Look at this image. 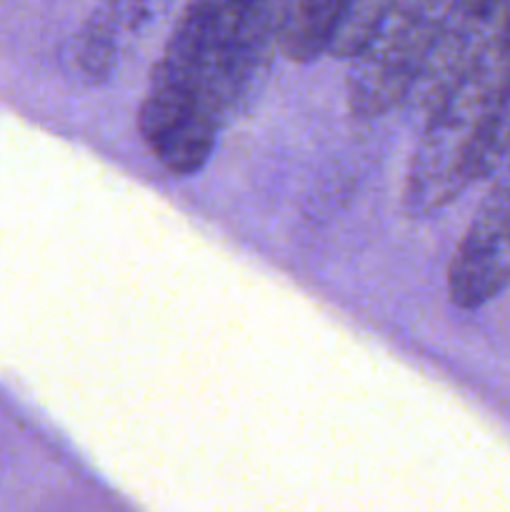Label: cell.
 <instances>
[{
    "label": "cell",
    "mask_w": 510,
    "mask_h": 512,
    "mask_svg": "<svg viewBox=\"0 0 510 512\" xmlns=\"http://www.w3.org/2000/svg\"><path fill=\"white\" fill-rule=\"evenodd\" d=\"M275 10L278 5L268 3L188 5L153 73L193 93L225 120L250 98L268 68Z\"/></svg>",
    "instance_id": "cell-1"
},
{
    "label": "cell",
    "mask_w": 510,
    "mask_h": 512,
    "mask_svg": "<svg viewBox=\"0 0 510 512\" xmlns=\"http://www.w3.org/2000/svg\"><path fill=\"white\" fill-rule=\"evenodd\" d=\"M440 23L443 13L435 5H390L375 38L350 68L348 98L353 113L378 115L408 98L428 63Z\"/></svg>",
    "instance_id": "cell-2"
},
{
    "label": "cell",
    "mask_w": 510,
    "mask_h": 512,
    "mask_svg": "<svg viewBox=\"0 0 510 512\" xmlns=\"http://www.w3.org/2000/svg\"><path fill=\"white\" fill-rule=\"evenodd\" d=\"M225 120L213 108L163 75H150L138 110V130L165 170L193 175L205 165Z\"/></svg>",
    "instance_id": "cell-3"
},
{
    "label": "cell",
    "mask_w": 510,
    "mask_h": 512,
    "mask_svg": "<svg viewBox=\"0 0 510 512\" xmlns=\"http://www.w3.org/2000/svg\"><path fill=\"white\" fill-rule=\"evenodd\" d=\"M510 285V188L483 200L460 238L448 268V295L458 308L475 310Z\"/></svg>",
    "instance_id": "cell-4"
},
{
    "label": "cell",
    "mask_w": 510,
    "mask_h": 512,
    "mask_svg": "<svg viewBox=\"0 0 510 512\" xmlns=\"http://www.w3.org/2000/svg\"><path fill=\"white\" fill-rule=\"evenodd\" d=\"M345 3L340 0H295L275 10V45L285 58L308 63L328 53Z\"/></svg>",
    "instance_id": "cell-5"
},
{
    "label": "cell",
    "mask_w": 510,
    "mask_h": 512,
    "mask_svg": "<svg viewBox=\"0 0 510 512\" xmlns=\"http://www.w3.org/2000/svg\"><path fill=\"white\" fill-rule=\"evenodd\" d=\"M120 8L115 5H103L95 10L83 25L78 35V48H75V58H78L80 70L88 78L103 80L108 78L113 70L115 60V33L120 25Z\"/></svg>",
    "instance_id": "cell-6"
},
{
    "label": "cell",
    "mask_w": 510,
    "mask_h": 512,
    "mask_svg": "<svg viewBox=\"0 0 510 512\" xmlns=\"http://www.w3.org/2000/svg\"><path fill=\"white\" fill-rule=\"evenodd\" d=\"M393 3H380V0H368V3H345L343 13H340L338 28H335L333 40H330L328 55L343 60H355L375 33L383 25L385 15H388Z\"/></svg>",
    "instance_id": "cell-7"
}]
</instances>
